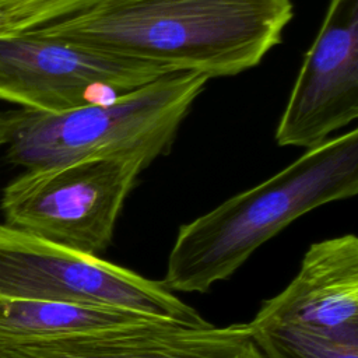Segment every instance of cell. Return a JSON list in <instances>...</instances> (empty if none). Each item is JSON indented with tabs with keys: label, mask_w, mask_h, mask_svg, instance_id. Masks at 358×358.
Here are the masks:
<instances>
[{
	"label": "cell",
	"mask_w": 358,
	"mask_h": 358,
	"mask_svg": "<svg viewBox=\"0 0 358 358\" xmlns=\"http://www.w3.org/2000/svg\"><path fill=\"white\" fill-rule=\"evenodd\" d=\"M0 358H264L246 324L215 326L140 316L24 344L0 345Z\"/></svg>",
	"instance_id": "cell-8"
},
{
	"label": "cell",
	"mask_w": 358,
	"mask_h": 358,
	"mask_svg": "<svg viewBox=\"0 0 358 358\" xmlns=\"http://www.w3.org/2000/svg\"><path fill=\"white\" fill-rule=\"evenodd\" d=\"M172 71L25 32L0 38V101L60 112L102 101Z\"/></svg>",
	"instance_id": "cell-6"
},
{
	"label": "cell",
	"mask_w": 358,
	"mask_h": 358,
	"mask_svg": "<svg viewBox=\"0 0 358 358\" xmlns=\"http://www.w3.org/2000/svg\"><path fill=\"white\" fill-rule=\"evenodd\" d=\"M358 117V0H330L275 127L281 147L313 148Z\"/></svg>",
	"instance_id": "cell-7"
},
{
	"label": "cell",
	"mask_w": 358,
	"mask_h": 358,
	"mask_svg": "<svg viewBox=\"0 0 358 358\" xmlns=\"http://www.w3.org/2000/svg\"><path fill=\"white\" fill-rule=\"evenodd\" d=\"M245 324L264 358H358V340L289 326Z\"/></svg>",
	"instance_id": "cell-11"
},
{
	"label": "cell",
	"mask_w": 358,
	"mask_h": 358,
	"mask_svg": "<svg viewBox=\"0 0 358 358\" xmlns=\"http://www.w3.org/2000/svg\"><path fill=\"white\" fill-rule=\"evenodd\" d=\"M207 81L196 73H169L60 112L1 110L0 150L10 164L25 171L102 158L138 157L151 164L169 151Z\"/></svg>",
	"instance_id": "cell-3"
},
{
	"label": "cell",
	"mask_w": 358,
	"mask_h": 358,
	"mask_svg": "<svg viewBox=\"0 0 358 358\" xmlns=\"http://www.w3.org/2000/svg\"><path fill=\"white\" fill-rule=\"evenodd\" d=\"M129 310L0 296V345L24 344L127 322Z\"/></svg>",
	"instance_id": "cell-10"
},
{
	"label": "cell",
	"mask_w": 358,
	"mask_h": 358,
	"mask_svg": "<svg viewBox=\"0 0 358 358\" xmlns=\"http://www.w3.org/2000/svg\"><path fill=\"white\" fill-rule=\"evenodd\" d=\"M248 324L358 340V238L344 234L312 243L289 284L263 301Z\"/></svg>",
	"instance_id": "cell-9"
},
{
	"label": "cell",
	"mask_w": 358,
	"mask_h": 358,
	"mask_svg": "<svg viewBox=\"0 0 358 358\" xmlns=\"http://www.w3.org/2000/svg\"><path fill=\"white\" fill-rule=\"evenodd\" d=\"M357 193L358 130L352 129L180 225L162 282L171 291L207 292L299 217Z\"/></svg>",
	"instance_id": "cell-2"
},
{
	"label": "cell",
	"mask_w": 358,
	"mask_h": 358,
	"mask_svg": "<svg viewBox=\"0 0 358 358\" xmlns=\"http://www.w3.org/2000/svg\"><path fill=\"white\" fill-rule=\"evenodd\" d=\"M101 0H0V38L25 34L76 15Z\"/></svg>",
	"instance_id": "cell-12"
},
{
	"label": "cell",
	"mask_w": 358,
	"mask_h": 358,
	"mask_svg": "<svg viewBox=\"0 0 358 358\" xmlns=\"http://www.w3.org/2000/svg\"><path fill=\"white\" fill-rule=\"evenodd\" d=\"M0 296L112 308L200 324L206 319L164 285L0 222Z\"/></svg>",
	"instance_id": "cell-5"
},
{
	"label": "cell",
	"mask_w": 358,
	"mask_h": 358,
	"mask_svg": "<svg viewBox=\"0 0 358 358\" xmlns=\"http://www.w3.org/2000/svg\"><path fill=\"white\" fill-rule=\"evenodd\" d=\"M144 158L88 159L24 171L3 189L4 224L91 256L112 243L123 204Z\"/></svg>",
	"instance_id": "cell-4"
},
{
	"label": "cell",
	"mask_w": 358,
	"mask_h": 358,
	"mask_svg": "<svg viewBox=\"0 0 358 358\" xmlns=\"http://www.w3.org/2000/svg\"><path fill=\"white\" fill-rule=\"evenodd\" d=\"M292 17V0H101L29 32L210 80L256 67Z\"/></svg>",
	"instance_id": "cell-1"
}]
</instances>
